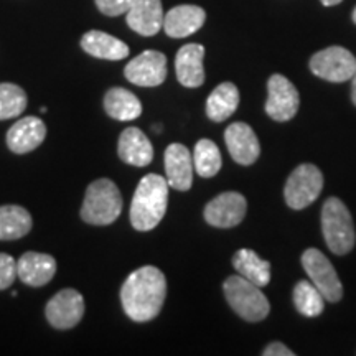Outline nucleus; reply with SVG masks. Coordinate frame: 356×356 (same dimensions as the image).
Segmentation results:
<instances>
[{"instance_id": "obj_1", "label": "nucleus", "mask_w": 356, "mask_h": 356, "mask_svg": "<svg viewBox=\"0 0 356 356\" xmlns=\"http://www.w3.org/2000/svg\"><path fill=\"white\" fill-rule=\"evenodd\" d=\"M167 297V279L159 267L144 266L126 279L121 302L126 315L134 322H150L162 310Z\"/></svg>"}, {"instance_id": "obj_2", "label": "nucleus", "mask_w": 356, "mask_h": 356, "mask_svg": "<svg viewBox=\"0 0 356 356\" xmlns=\"http://www.w3.org/2000/svg\"><path fill=\"white\" fill-rule=\"evenodd\" d=\"M168 181L167 178L149 173L137 185L131 203V225L137 231H150L157 228L165 216L168 204Z\"/></svg>"}, {"instance_id": "obj_3", "label": "nucleus", "mask_w": 356, "mask_h": 356, "mask_svg": "<svg viewBox=\"0 0 356 356\" xmlns=\"http://www.w3.org/2000/svg\"><path fill=\"white\" fill-rule=\"evenodd\" d=\"M121 211V191L113 180L99 178L88 186L81 207L83 221L95 226H106L118 220Z\"/></svg>"}, {"instance_id": "obj_4", "label": "nucleus", "mask_w": 356, "mask_h": 356, "mask_svg": "<svg viewBox=\"0 0 356 356\" xmlns=\"http://www.w3.org/2000/svg\"><path fill=\"white\" fill-rule=\"evenodd\" d=\"M322 233L325 243L338 256L348 254L356 241L355 225L346 204L338 198H328L322 208Z\"/></svg>"}, {"instance_id": "obj_5", "label": "nucleus", "mask_w": 356, "mask_h": 356, "mask_svg": "<svg viewBox=\"0 0 356 356\" xmlns=\"http://www.w3.org/2000/svg\"><path fill=\"white\" fill-rule=\"evenodd\" d=\"M222 291H225L226 300H228L231 309L246 322H261L269 315V300L262 293L261 287L249 282L239 274L226 279L222 284Z\"/></svg>"}, {"instance_id": "obj_6", "label": "nucleus", "mask_w": 356, "mask_h": 356, "mask_svg": "<svg viewBox=\"0 0 356 356\" xmlns=\"http://www.w3.org/2000/svg\"><path fill=\"white\" fill-rule=\"evenodd\" d=\"M322 188V172L312 163H302L287 178L284 197L292 210H304L320 197Z\"/></svg>"}, {"instance_id": "obj_7", "label": "nucleus", "mask_w": 356, "mask_h": 356, "mask_svg": "<svg viewBox=\"0 0 356 356\" xmlns=\"http://www.w3.org/2000/svg\"><path fill=\"white\" fill-rule=\"evenodd\" d=\"M302 266L309 274L310 282L322 292L323 299L328 302H338L343 297V286L338 277L335 267L328 261V257L318 249H307L302 254Z\"/></svg>"}, {"instance_id": "obj_8", "label": "nucleus", "mask_w": 356, "mask_h": 356, "mask_svg": "<svg viewBox=\"0 0 356 356\" xmlns=\"http://www.w3.org/2000/svg\"><path fill=\"white\" fill-rule=\"evenodd\" d=\"M310 70L315 76L330 83H345L353 78L356 58L343 47H330L310 58Z\"/></svg>"}, {"instance_id": "obj_9", "label": "nucleus", "mask_w": 356, "mask_h": 356, "mask_svg": "<svg viewBox=\"0 0 356 356\" xmlns=\"http://www.w3.org/2000/svg\"><path fill=\"white\" fill-rule=\"evenodd\" d=\"M300 106L297 88L282 74H273L267 81L266 113L277 122H287L296 118Z\"/></svg>"}, {"instance_id": "obj_10", "label": "nucleus", "mask_w": 356, "mask_h": 356, "mask_svg": "<svg viewBox=\"0 0 356 356\" xmlns=\"http://www.w3.org/2000/svg\"><path fill=\"white\" fill-rule=\"evenodd\" d=\"M124 76L136 86H160L167 78V56L155 50L142 51L139 56L129 61Z\"/></svg>"}, {"instance_id": "obj_11", "label": "nucleus", "mask_w": 356, "mask_h": 356, "mask_svg": "<svg viewBox=\"0 0 356 356\" xmlns=\"http://www.w3.org/2000/svg\"><path fill=\"white\" fill-rule=\"evenodd\" d=\"M47 320L58 330H70L81 322L84 315V299L74 289L56 292L47 304Z\"/></svg>"}, {"instance_id": "obj_12", "label": "nucleus", "mask_w": 356, "mask_h": 356, "mask_svg": "<svg viewBox=\"0 0 356 356\" xmlns=\"http://www.w3.org/2000/svg\"><path fill=\"white\" fill-rule=\"evenodd\" d=\"M248 202L238 191H225L204 208V220L215 228H234L244 220Z\"/></svg>"}, {"instance_id": "obj_13", "label": "nucleus", "mask_w": 356, "mask_h": 356, "mask_svg": "<svg viewBox=\"0 0 356 356\" xmlns=\"http://www.w3.org/2000/svg\"><path fill=\"white\" fill-rule=\"evenodd\" d=\"M225 142L229 155L239 165H252L261 154V145L256 132L244 122H234L226 129Z\"/></svg>"}, {"instance_id": "obj_14", "label": "nucleus", "mask_w": 356, "mask_h": 356, "mask_svg": "<svg viewBox=\"0 0 356 356\" xmlns=\"http://www.w3.org/2000/svg\"><path fill=\"white\" fill-rule=\"evenodd\" d=\"M193 155L184 144H170L165 150V173L168 186L188 191L193 184Z\"/></svg>"}, {"instance_id": "obj_15", "label": "nucleus", "mask_w": 356, "mask_h": 356, "mask_svg": "<svg viewBox=\"0 0 356 356\" xmlns=\"http://www.w3.org/2000/svg\"><path fill=\"white\" fill-rule=\"evenodd\" d=\"M44 137H47L44 122L35 115H29L8 129L7 145L15 154H29L42 145Z\"/></svg>"}, {"instance_id": "obj_16", "label": "nucleus", "mask_w": 356, "mask_h": 356, "mask_svg": "<svg viewBox=\"0 0 356 356\" xmlns=\"http://www.w3.org/2000/svg\"><path fill=\"white\" fill-rule=\"evenodd\" d=\"M56 274V261L50 254L29 251L17 261V275L26 286H47Z\"/></svg>"}, {"instance_id": "obj_17", "label": "nucleus", "mask_w": 356, "mask_h": 356, "mask_svg": "<svg viewBox=\"0 0 356 356\" xmlns=\"http://www.w3.org/2000/svg\"><path fill=\"white\" fill-rule=\"evenodd\" d=\"M204 47L188 43L181 47L175 58V71L178 83L185 88H200L204 83Z\"/></svg>"}, {"instance_id": "obj_18", "label": "nucleus", "mask_w": 356, "mask_h": 356, "mask_svg": "<svg viewBox=\"0 0 356 356\" xmlns=\"http://www.w3.org/2000/svg\"><path fill=\"white\" fill-rule=\"evenodd\" d=\"M126 15L127 25L144 37H154L163 29L162 0H137Z\"/></svg>"}, {"instance_id": "obj_19", "label": "nucleus", "mask_w": 356, "mask_h": 356, "mask_svg": "<svg viewBox=\"0 0 356 356\" xmlns=\"http://www.w3.org/2000/svg\"><path fill=\"white\" fill-rule=\"evenodd\" d=\"M207 20V12L198 6H177L163 17V30L172 38H185L198 32Z\"/></svg>"}, {"instance_id": "obj_20", "label": "nucleus", "mask_w": 356, "mask_h": 356, "mask_svg": "<svg viewBox=\"0 0 356 356\" xmlns=\"http://www.w3.org/2000/svg\"><path fill=\"white\" fill-rule=\"evenodd\" d=\"M119 157L124 163L134 167H145L152 162L154 147L140 129L127 127L119 137Z\"/></svg>"}, {"instance_id": "obj_21", "label": "nucleus", "mask_w": 356, "mask_h": 356, "mask_svg": "<svg viewBox=\"0 0 356 356\" xmlns=\"http://www.w3.org/2000/svg\"><path fill=\"white\" fill-rule=\"evenodd\" d=\"M81 48L88 55L101 58V60L119 61L129 56V47L122 40L113 35L99 32V30H89L83 35Z\"/></svg>"}, {"instance_id": "obj_22", "label": "nucleus", "mask_w": 356, "mask_h": 356, "mask_svg": "<svg viewBox=\"0 0 356 356\" xmlns=\"http://www.w3.org/2000/svg\"><path fill=\"white\" fill-rule=\"evenodd\" d=\"M104 109L115 121H134L142 114V104L134 92L124 88H113L104 96Z\"/></svg>"}, {"instance_id": "obj_23", "label": "nucleus", "mask_w": 356, "mask_h": 356, "mask_svg": "<svg viewBox=\"0 0 356 356\" xmlns=\"http://www.w3.org/2000/svg\"><path fill=\"white\" fill-rule=\"evenodd\" d=\"M239 106V91L233 83H221L207 99V115L213 122H222L236 113Z\"/></svg>"}, {"instance_id": "obj_24", "label": "nucleus", "mask_w": 356, "mask_h": 356, "mask_svg": "<svg viewBox=\"0 0 356 356\" xmlns=\"http://www.w3.org/2000/svg\"><path fill=\"white\" fill-rule=\"evenodd\" d=\"M32 229V216L19 204L0 207V241H15Z\"/></svg>"}, {"instance_id": "obj_25", "label": "nucleus", "mask_w": 356, "mask_h": 356, "mask_svg": "<svg viewBox=\"0 0 356 356\" xmlns=\"http://www.w3.org/2000/svg\"><path fill=\"white\" fill-rule=\"evenodd\" d=\"M233 266L241 277L256 284L257 287H266L270 282V264L252 249H239L233 257Z\"/></svg>"}, {"instance_id": "obj_26", "label": "nucleus", "mask_w": 356, "mask_h": 356, "mask_svg": "<svg viewBox=\"0 0 356 356\" xmlns=\"http://www.w3.org/2000/svg\"><path fill=\"white\" fill-rule=\"evenodd\" d=\"M222 160L218 145L210 139L197 142L193 150V167L200 177L211 178L221 170Z\"/></svg>"}, {"instance_id": "obj_27", "label": "nucleus", "mask_w": 356, "mask_h": 356, "mask_svg": "<svg viewBox=\"0 0 356 356\" xmlns=\"http://www.w3.org/2000/svg\"><path fill=\"white\" fill-rule=\"evenodd\" d=\"M293 305L305 317H318L325 309V299L309 280H300L293 289Z\"/></svg>"}, {"instance_id": "obj_28", "label": "nucleus", "mask_w": 356, "mask_h": 356, "mask_svg": "<svg viewBox=\"0 0 356 356\" xmlns=\"http://www.w3.org/2000/svg\"><path fill=\"white\" fill-rule=\"evenodd\" d=\"M26 95L13 83H0V121L19 118L26 109Z\"/></svg>"}, {"instance_id": "obj_29", "label": "nucleus", "mask_w": 356, "mask_h": 356, "mask_svg": "<svg viewBox=\"0 0 356 356\" xmlns=\"http://www.w3.org/2000/svg\"><path fill=\"white\" fill-rule=\"evenodd\" d=\"M17 277V261L6 252H0V291L10 287Z\"/></svg>"}, {"instance_id": "obj_30", "label": "nucleus", "mask_w": 356, "mask_h": 356, "mask_svg": "<svg viewBox=\"0 0 356 356\" xmlns=\"http://www.w3.org/2000/svg\"><path fill=\"white\" fill-rule=\"evenodd\" d=\"M137 0H96V6L101 13L108 17H118L127 13Z\"/></svg>"}, {"instance_id": "obj_31", "label": "nucleus", "mask_w": 356, "mask_h": 356, "mask_svg": "<svg viewBox=\"0 0 356 356\" xmlns=\"http://www.w3.org/2000/svg\"><path fill=\"white\" fill-rule=\"evenodd\" d=\"M264 356H293L296 353L291 348H287L286 345L280 343V341H274L269 346H266V350L262 351Z\"/></svg>"}, {"instance_id": "obj_32", "label": "nucleus", "mask_w": 356, "mask_h": 356, "mask_svg": "<svg viewBox=\"0 0 356 356\" xmlns=\"http://www.w3.org/2000/svg\"><path fill=\"white\" fill-rule=\"evenodd\" d=\"M351 101H353V104L356 106V70H355V74L353 78H351Z\"/></svg>"}, {"instance_id": "obj_33", "label": "nucleus", "mask_w": 356, "mask_h": 356, "mask_svg": "<svg viewBox=\"0 0 356 356\" xmlns=\"http://www.w3.org/2000/svg\"><path fill=\"white\" fill-rule=\"evenodd\" d=\"M320 2H322L325 7H333V6H338L341 0H320Z\"/></svg>"}, {"instance_id": "obj_34", "label": "nucleus", "mask_w": 356, "mask_h": 356, "mask_svg": "<svg viewBox=\"0 0 356 356\" xmlns=\"http://www.w3.org/2000/svg\"><path fill=\"white\" fill-rule=\"evenodd\" d=\"M353 22L356 24V7H355V10H353Z\"/></svg>"}]
</instances>
